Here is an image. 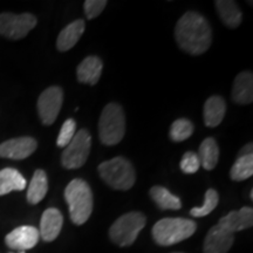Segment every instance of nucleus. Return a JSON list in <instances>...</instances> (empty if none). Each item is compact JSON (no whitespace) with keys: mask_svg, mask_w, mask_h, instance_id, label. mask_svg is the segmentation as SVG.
<instances>
[{"mask_svg":"<svg viewBox=\"0 0 253 253\" xmlns=\"http://www.w3.org/2000/svg\"><path fill=\"white\" fill-rule=\"evenodd\" d=\"M100 177L116 190H129L135 184V170L125 157H114L99 166Z\"/></svg>","mask_w":253,"mask_h":253,"instance_id":"20e7f679","label":"nucleus"},{"mask_svg":"<svg viewBox=\"0 0 253 253\" xmlns=\"http://www.w3.org/2000/svg\"><path fill=\"white\" fill-rule=\"evenodd\" d=\"M63 216L58 209H47L42 213L40 221V237L45 242H53L58 238L60 231L62 229Z\"/></svg>","mask_w":253,"mask_h":253,"instance_id":"4468645a","label":"nucleus"},{"mask_svg":"<svg viewBox=\"0 0 253 253\" xmlns=\"http://www.w3.org/2000/svg\"><path fill=\"white\" fill-rule=\"evenodd\" d=\"M198 157L201 161V166L207 170H212L217 166L219 158V148L214 138L209 137L202 142L199 145Z\"/></svg>","mask_w":253,"mask_h":253,"instance_id":"4be33fe9","label":"nucleus"},{"mask_svg":"<svg viewBox=\"0 0 253 253\" xmlns=\"http://www.w3.org/2000/svg\"><path fill=\"white\" fill-rule=\"evenodd\" d=\"M232 99L238 104H249L253 101V75L243 72L237 75L232 89Z\"/></svg>","mask_w":253,"mask_h":253,"instance_id":"f3484780","label":"nucleus"},{"mask_svg":"<svg viewBox=\"0 0 253 253\" xmlns=\"http://www.w3.org/2000/svg\"><path fill=\"white\" fill-rule=\"evenodd\" d=\"M37 147V141L32 137L12 138L0 144V157L9 160H24L31 156L36 151Z\"/></svg>","mask_w":253,"mask_h":253,"instance_id":"9d476101","label":"nucleus"},{"mask_svg":"<svg viewBox=\"0 0 253 253\" xmlns=\"http://www.w3.org/2000/svg\"><path fill=\"white\" fill-rule=\"evenodd\" d=\"M48 191V179L43 170H37L30 183L27 191V201L31 204H38L45 198Z\"/></svg>","mask_w":253,"mask_h":253,"instance_id":"412c9836","label":"nucleus"},{"mask_svg":"<svg viewBox=\"0 0 253 253\" xmlns=\"http://www.w3.org/2000/svg\"><path fill=\"white\" fill-rule=\"evenodd\" d=\"M218 202H219V196H218V192L214 189H209L205 194V201L204 204L202 205L201 208H194L191 209L190 213L191 216L196 218H201L204 216H208L216 209L218 205Z\"/></svg>","mask_w":253,"mask_h":253,"instance_id":"a878e982","label":"nucleus"},{"mask_svg":"<svg viewBox=\"0 0 253 253\" xmlns=\"http://www.w3.org/2000/svg\"><path fill=\"white\" fill-rule=\"evenodd\" d=\"M103 63L100 58L97 56L90 55L87 56L86 59L78 66L77 75L78 80L82 84H96L99 82L101 74H102Z\"/></svg>","mask_w":253,"mask_h":253,"instance_id":"2eb2a0df","label":"nucleus"},{"mask_svg":"<svg viewBox=\"0 0 253 253\" xmlns=\"http://www.w3.org/2000/svg\"><path fill=\"white\" fill-rule=\"evenodd\" d=\"M106 0H87L84 1V13L88 19H94L99 17L101 12L106 7Z\"/></svg>","mask_w":253,"mask_h":253,"instance_id":"c85d7f7f","label":"nucleus"},{"mask_svg":"<svg viewBox=\"0 0 253 253\" xmlns=\"http://www.w3.org/2000/svg\"><path fill=\"white\" fill-rule=\"evenodd\" d=\"M226 113V103L221 96H211L204 104V122L207 126H219Z\"/></svg>","mask_w":253,"mask_h":253,"instance_id":"a211bd4d","label":"nucleus"},{"mask_svg":"<svg viewBox=\"0 0 253 253\" xmlns=\"http://www.w3.org/2000/svg\"><path fill=\"white\" fill-rule=\"evenodd\" d=\"M181 170L184 173H195L198 171L199 167H201V161L197 154L188 151L183 155V158L181 161Z\"/></svg>","mask_w":253,"mask_h":253,"instance_id":"cd10ccee","label":"nucleus"},{"mask_svg":"<svg viewBox=\"0 0 253 253\" xmlns=\"http://www.w3.org/2000/svg\"><path fill=\"white\" fill-rule=\"evenodd\" d=\"M91 137L86 129L75 132L73 140L63 150L61 163L66 169H79L86 163L90 151Z\"/></svg>","mask_w":253,"mask_h":253,"instance_id":"0eeeda50","label":"nucleus"},{"mask_svg":"<svg viewBox=\"0 0 253 253\" xmlns=\"http://www.w3.org/2000/svg\"><path fill=\"white\" fill-rule=\"evenodd\" d=\"M197 225L185 218H164L153 227V237L158 245L170 246L188 239L195 233Z\"/></svg>","mask_w":253,"mask_h":253,"instance_id":"7ed1b4c3","label":"nucleus"},{"mask_svg":"<svg viewBox=\"0 0 253 253\" xmlns=\"http://www.w3.org/2000/svg\"><path fill=\"white\" fill-rule=\"evenodd\" d=\"M216 7L223 23L230 28H236L242 24V12L232 0H217Z\"/></svg>","mask_w":253,"mask_h":253,"instance_id":"aec40b11","label":"nucleus"},{"mask_svg":"<svg viewBox=\"0 0 253 253\" xmlns=\"http://www.w3.org/2000/svg\"><path fill=\"white\" fill-rule=\"evenodd\" d=\"M177 43L184 52L201 55L210 48L212 36L211 27L203 15L188 12L179 19L175 28Z\"/></svg>","mask_w":253,"mask_h":253,"instance_id":"f257e3e1","label":"nucleus"},{"mask_svg":"<svg viewBox=\"0 0 253 253\" xmlns=\"http://www.w3.org/2000/svg\"><path fill=\"white\" fill-rule=\"evenodd\" d=\"M26 188V179L18 170L13 168H5L0 170V196L7 195L12 191H21Z\"/></svg>","mask_w":253,"mask_h":253,"instance_id":"6ab92c4d","label":"nucleus"},{"mask_svg":"<svg viewBox=\"0 0 253 253\" xmlns=\"http://www.w3.org/2000/svg\"><path fill=\"white\" fill-rule=\"evenodd\" d=\"M126 132V118L121 106L108 103L99 121V136L104 145H115L122 141Z\"/></svg>","mask_w":253,"mask_h":253,"instance_id":"39448f33","label":"nucleus"},{"mask_svg":"<svg viewBox=\"0 0 253 253\" xmlns=\"http://www.w3.org/2000/svg\"><path fill=\"white\" fill-rule=\"evenodd\" d=\"M217 225L232 235L238 231L249 229L253 225V209L245 207L239 211H231L225 217L220 218Z\"/></svg>","mask_w":253,"mask_h":253,"instance_id":"f8f14e48","label":"nucleus"},{"mask_svg":"<svg viewBox=\"0 0 253 253\" xmlns=\"http://www.w3.org/2000/svg\"><path fill=\"white\" fill-rule=\"evenodd\" d=\"M63 102V91L60 87H49L38 99V113L41 122L50 126L55 122Z\"/></svg>","mask_w":253,"mask_h":253,"instance_id":"1a4fd4ad","label":"nucleus"},{"mask_svg":"<svg viewBox=\"0 0 253 253\" xmlns=\"http://www.w3.org/2000/svg\"><path fill=\"white\" fill-rule=\"evenodd\" d=\"M150 196L157 207L162 210H179L182 207L181 199L163 186L156 185L151 188Z\"/></svg>","mask_w":253,"mask_h":253,"instance_id":"5701e85b","label":"nucleus"},{"mask_svg":"<svg viewBox=\"0 0 253 253\" xmlns=\"http://www.w3.org/2000/svg\"><path fill=\"white\" fill-rule=\"evenodd\" d=\"M194 132V125L186 119L176 120L170 128V138L175 142L188 140Z\"/></svg>","mask_w":253,"mask_h":253,"instance_id":"393cba45","label":"nucleus"},{"mask_svg":"<svg viewBox=\"0 0 253 253\" xmlns=\"http://www.w3.org/2000/svg\"><path fill=\"white\" fill-rule=\"evenodd\" d=\"M65 199L73 223L77 225L86 223L93 211V194L89 185L84 179H73L65 190Z\"/></svg>","mask_w":253,"mask_h":253,"instance_id":"f03ea898","label":"nucleus"},{"mask_svg":"<svg viewBox=\"0 0 253 253\" xmlns=\"http://www.w3.org/2000/svg\"><path fill=\"white\" fill-rule=\"evenodd\" d=\"M245 155H252V143L246 144L242 150H240L239 156H245Z\"/></svg>","mask_w":253,"mask_h":253,"instance_id":"c756f323","label":"nucleus"},{"mask_svg":"<svg viewBox=\"0 0 253 253\" xmlns=\"http://www.w3.org/2000/svg\"><path fill=\"white\" fill-rule=\"evenodd\" d=\"M235 236L214 225L209 231L204 242V253H227L233 244Z\"/></svg>","mask_w":253,"mask_h":253,"instance_id":"ddd939ff","label":"nucleus"},{"mask_svg":"<svg viewBox=\"0 0 253 253\" xmlns=\"http://www.w3.org/2000/svg\"><path fill=\"white\" fill-rule=\"evenodd\" d=\"M75 130H77V122L73 119L66 120L65 123H63L61 126V130L59 132L58 141H56L58 147H67L69 142L73 140V137H74Z\"/></svg>","mask_w":253,"mask_h":253,"instance_id":"bb28decb","label":"nucleus"},{"mask_svg":"<svg viewBox=\"0 0 253 253\" xmlns=\"http://www.w3.org/2000/svg\"><path fill=\"white\" fill-rule=\"evenodd\" d=\"M84 28H86V25L82 19L73 21L63 28L60 32L58 41H56V47L60 52H66V50H69L77 45V42L84 34Z\"/></svg>","mask_w":253,"mask_h":253,"instance_id":"dca6fc26","label":"nucleus"},{"mask_svg":"<svg viewBox=\"0 0 253 253\" xmlns=\"http://www.w3.org/2000/svg\"><path fill=\"white\" fill-rule=\"evenodd\" d=\"M37 26V18L31 13L0 14V36L8 39H23Z\"/></svg>","mask_w":253,"mask_h":253,"instance_id":"6e6552de","label":"nucleus"},{"mask_svg":"<svg viewBox=\"0 0 253 253\" xmlns=\"http://www.w3.org/2000/svg\"><path fill=\"white\" fill-rule=\"evenodd\" d=\"M253 175V155L238 156L237 161L231 168L230 176L232 181H245Z\"/></svg>","mask_w":253,"mask_h":253,"instance_id":"b1692460","label":"nucleus"},{"mask_svg":"<svg viewBox=\"0 0 253 253\" xmlns=\"http://www.w3.org/2000/svg\"><path fill=\"white\" fill-rule=\"evenodd\" d=\"M145 216L141 212H129L115 220L109 230V237L119 246H130L145 226Z\"/></svg>","mask_w":253,"mask_h":253,"instance_id":"423d86ee","label":"nucleus"},{"mask_svg":"<svg viewBox=\"0 0 253 253\" xmlns=\"http://www.w3.org/2000/svg\"><path fill=\"white\" fill-rule=\"evenodd\" d=\"M20 253H25V252L24 251H20Z\"/></svg>","mask_w":253,"mask_h":253,"instance_id":"7c9ffc66","label":"nucleus"},{"mask_svg":"<svg viewBox=\"0 0 253 253\" xmlns=\"http://www.w3.org/2000/svg\"><path fill=\"white\" fill-rule=\"evenodd\" d=\"M40 239L39 230L34 226H20L9 232L5 238L6 245L9 249L25 251L34 248Z\"/></svg>","mask_w":253,"mask_h":253,"instance_id":"9b49d317","label":"nucleus"}]
</instances>
